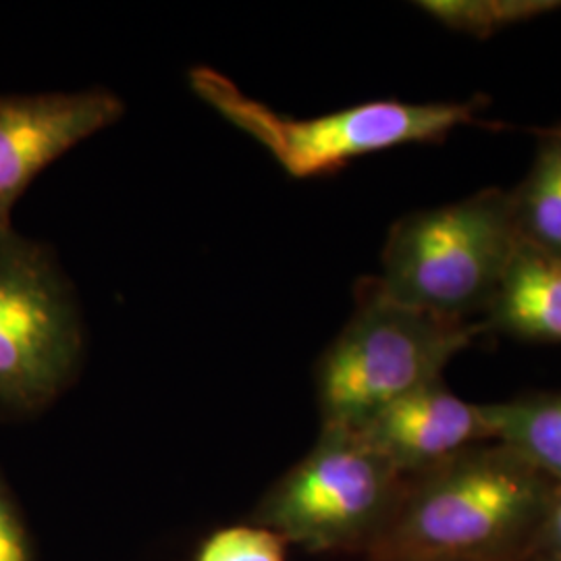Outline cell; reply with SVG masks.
<instances>
[{
    "label": "cell",
    "instance_id": "obj_1",
    "mask_svg": "<svg viewBox=\"0 0 561 561\" xmlns=\"http://www.w3.org/2000/svg\"><path fill=\"white\" fill-rule=\"evenodd\" d=\"M558 482L502 443L410 477L373 561H533Z\"/></svg>",
    "mask_w": 561,
    "mask_h": 561
},
{
    "label": "cell",
    "instance_id": "obj_2",
    "mask_svg": "<svg viewBox=\"0 0 561 561\" xmlns=\"http://www.w3.org/2000/svg\"><path fill=\"white\" fill-rule=\"evenodd\" d=\"M482 329L391 300L366 280L317 368L322 428L356 433L391 403L443 381L447 364Z\"/></svg>",
    "mask_w": 561,
    "mask_h": 561
},
{
    "label": "cell",
    "instance_id": "obj_3",
    "mask_svg": "<svg viewBox=\"0 0 561 561\" xmlns=\"http://www.w3.org/2000/svg\"><path fill=\"white\" fill-rule=\"evenodd\" d=\"M520 236L510 192L482 190L396 222L375 285L391 300L466 321L486 310Z\"/></svg>",
    "mask_w": 561,
    "mask_h": 561
},
{
    "label": "cell",
    "instance_id": "obj_4",
    "mask_svg": "<svg viewBox=\"0 0 561 561\" xmlns=\"http://www.w3.org/2000/svg\"><path fill=\"white\" fill-rule=\"evenodd\" d=\"M196 96L279 162L296 180L333 175L350 162L408 144H437L460 127L481 125L479 99L466 102L375 101L319 117H287L241 92L213 67L190 73Z\"/></svg>",
    "mask_w": 561,
    "mask_h": 561
},
{
    "label": "cell",
    "instance_id": "obj_5",
    "mask_svg": "<svg viewBox=\"0 0 561 561\" xmlns=\"http://www.w3.org/2000/svg\"><path fill=\"white\" fill-rule=\"evenodd\" d=\"M83 354L73 287L46 245L0 227V410L30 414L57 400Z\"/></svg>",
    "mask_w": 561,
    "mask_h": 561
},
{
    "label": "cell",
    "instance_id": "obj_6",
    "mask_svg": "<svg viewBox=\"0 0 561 561\" xmlns=\"http://www.w3.org/2000/svg\"><path fill=\"white\" fill-rule=\"evenodd\" d=\"M408 477L354 431L321 428L310 454L268 493L259 524L308 551L368 547L391 520Z\"/></svg>",
    "mask_w": 561,
    "mask_h": 561
},
{
    "label": "cell",
    "instance_id": "obj_7",
    "mask_svg": "<svg viewBox=\"0 0 561 561\" xmlns=\"http://www.w3.org/2000/svg\"><path fill=\"white\" fill-rule=\"evenodd\" d=\"M125 104L106 88L0 96V227L30 183L102 129L121 119Z\"/></svg>",
    "mask_w": 561,
    "mask_h": 561
},
{
    "label": "cell",
    "instance_id": "obj_8",
    "mask_svg": "<svg viewBox=\"0 0 561 561\" xmlns=\"http://www.w3.org/2000/svg\"><path fill=\"white\" fill-rule=\"evenodd\" d=\"M356 433L408 479L493 442L484 405L461 400L443 381L391 403Z\"/></svg>",
    "mask_w": 561,
    "mask_h": 561
},
{
    "label": "cell",
    "instance_id": "obj_9",
    "mask_svg": "<svg viewBox=\"0 0 561 561\" xmlns=\"http://www.w3.org/2000/svg\"><path fill=\"white\" fill-rule=\"evenodd\" d=\"M486 314V329L561 345V259L520 240Z\"/></svg>",
    "mask_w": 561,
    "mask_h": 561
},
{
    "label": "cell",
    "instance_id": "obj_10",
    "mask_svg": "<svg viewBox=\"0 0 561 561\" xmlns=\"http://www.w3.org/2000/svg\"><path fill=\"white\" fill-rule=\"evenodd\" d=\"M482 405L493 442L510 447L561 484V393L524 396Z\"/></svg>",
    "mask_w": 561,
    "mask_h": 561
},
{
    "label": "cell",
    "instance_id": "obj_11",
    "mask_svg": "<svg viewBox=\"0 0 561 561\" xmlns=\"http://www.w3.org/2000/svg\"><path fill=\"white\" fill-rule=\"evenodd\" d=\"M510 198L520 240L561 259V129L542 136L535 161Z\"/></svg>",
    "mask_w": 561,
    "mask_h": 561
},
{
    "label": "cell",
    "instance_id": "obj_12",
    "mask_svg": "<svg viewBox=\"0 0 561 561\" xmlns=\"http://www.w3.org/2000/svg\"><path fill=\"white\" fill-rule=\"evenodd\" d=\"M443 27L486 41L505 27L560 11V0H422L416 2Z\"/></svg>",
    "mask_w": 561,
    "mask_h": 561
},
{
    "label": "cell",
    "instance_id": "obj_13",
    "mask_svg": "<svg viewBox=\"0 0 561 561\" xmlns=\"http://www.w3.org/2000/svg\"><path fill=\"white\" fill-rule=\"evenodd\" d=\"M285 545L262 524L229 526L204 541L196 561H285Z\"/></svg>",
    "mask_w": 561,
    "mask_h": 561
},
{
    "label": "cell",
    "instance_id": "obj_14",
    "mask_svg": "<svg viewBox=\"0 0 561 561\" xmlns=\"http://www.w3.org/2000/svg\"><path fill=\"white\" fill-rule=\"evenodd\" d=\"M0 561H34L25 528L0 482Z\"/></svg>",
    "mask_w": 561,
    "mask_h": 561
},
{
    "label": "cell",
    "instance_id": "obj_15",
    "mask_svg": "<svg viewBox=\"0 0 561 561\" xmlns=\"http://www.w3.org/2000/svg\"><path fill=\"white\" fill-rule=\"evenodd\" d=\"M558 556H561V484L556 486L553 497L547 507L545 520H542L537 541H535L533 560L558 558Z\"/></svg>",
    "mask_w": 561,
    "mask_h": 561
},
{
    "label": "cell",
    "instance_id": "obj_16",
    "mask_svg": "<svg viewBox=\"0 0 561 561\" xmlns=\"http://www.w3.org/2000/svg\"><path fill=\"white\" fill-rule=\"evenodd\" d=\"M533 561H561V556H558V558H537V560Z\"/></svg>",
    "mask_w": 561,
    "mask_h": 561
}]
</instances>
